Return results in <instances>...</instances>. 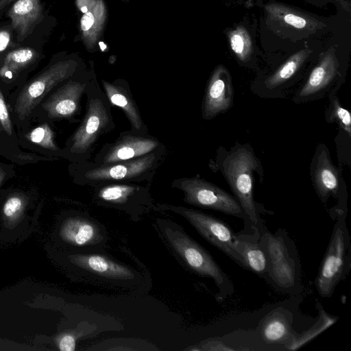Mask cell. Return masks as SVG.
Here are the masks:
<instances>
[{"mask_svg":"<svg viewBox=\"0 0 351 351\" xmlns=\"http://www.w3.org/2000/svg\"><path fill=\"white\" fill-rule=\"evenodd\" d=\"M209 167L213 171L221 173L247 219L258 226L263 207L254 198V173H258L263 184L265 173L252 145L237 142L230 149L219 146L215 158L210 160Z\"/></svg>","mask_w":351,"mask_h":351,"instance_id":"obj_1","label":"cell"},{"mask_svg":"<svg viewBox=\"0 0 351 351\" xmlns=\"http://www.w3.org/2000/svg\"><path fill=\"white\" fill-rule=\"evenodd\" d=\"M157 226L173 252L198 275L209 277L225 294L231 293L232 286L227 276L202 246L194 241L173 221L164 219L156 220Z\"/></svg>","mask_w":351,"mask_h":351,"instance_id":"obj_2","label":"cell"},{"mask_svg":"<svg viewBox=\"0 0 351 351\" xmlns=\"http://www.w3.org/2000/svg\"><path fill=\"white\" fill-rule=\"evenodd\" d=\"M86 112L70 140L69 152L84 160L88 158L99 138L114 130L110 103L98 84L90 82L86 90Z\"/></svg>","mask_w":351,"mask_h":351,"instance_id":"obj_3","label":"cell"},{"mask_svg":"<svg viewBox=\"0 0 351 351\" xmlns=\"http://www.w3.org/2000/svg\"><path fill=\"white\" fill-rule=\"evenodd\" d=\"M345 79L346 67L336 48L332 47L318 57L302 83L295 90L291 101L301 104L328 97L332 93H337Z\"/></svg>","mask_w":351,"mask_h":351,"instance_id":"obj_4","label":"cell"},{"mask_svg":"<svg viewBox=\"0 0 351 351\" xmlns=\"http://www.w3.org/2000/svg\"><path fill=\"white\" fill-rule=\"evenodd\" d=\"M328 246L323 258L315 287L321 297L330 298L337 285L350 269V236L346 223V212L337 213Z\"/></svg>","mask_w":351,"mask_h":351,"instance_id":"obj_5","label":"cell"},{"mask_svg":"<svg viewBox=\"0 0 351 351\" xmlns=\"http://www.w3.org/2000/svg\"><path fill=\"white\" fill-rule=\"evenodd\" d=\"M313 58L308 47L295 51L272 71L258 75L251 83L250 90L264 99L285 98L291 88L307 73L306 66Z\"/></svg>","mask_w":351,"mask_h":351,"instance_id":"obj_6","label":"cell"},{"mask_svg":"<svg viewBox=\"0 0 351 351\" xmlns=\"http://www.w3.org/2000/svg\"><path fill=\"white\" fill-rule=\"evenodd\" d=\"M165 148L143 156L110 165H86L81 178L93 186L107 182H140L151 180L164 156Z\"/></svg>","mask_w":351,"mask_h":351,"instance_id":"obj_7","label":"cell"},{"mask_svg":"<svg viewBox=\"0 0 351 351\" xmlns=\"http://www.w3.org/2000/svg\"><path fill=\"white\" fill-rule=\"evenodd\" d=\"M155 209L171 211L183 217L208 242L244 267L243 261L237 248L238 236L223 221L201 211L181 206L160 204Z\"/></svg>","mask_w":351,"mask_h":351,"instance_id":"obj_8","label":"cell"},{"mask_svg":"<svg viewBox=\"0 0 351 351\" xmlns=\"http://www.w3.org/2000/svg\"><path fill=\"white\" fill-rule=\"evenodd\" d=\"M171 185L183 193V200L189 205L247 219L234 196L203 178H182L175 180Z\"/></svg>","mask_w":351,"mask_h":351,"instance_id":"obj_9","label":"cell"},{"mask_svg":"<svg viewBox=\"0 0 351 351\" xmlns=\"http://www.w3.org/2000/svg\"><path fill=\"white\" fill-rule=\"evenodd\" d=\"M98 204L123 210L134 221L153 206L149 189L132 182H107L92 186Z\"/></svg>","mask_w":351,"mask_h":351,"instance_id":"obj_10","label":"cell"},{"mask_svg":"<svg viewBox=\"0 0 351 351\" xmlns=\"http://www.w3.org/2000/svg\"><path fill=\"white\" fill-rule=\"evenodd\" d=\"M309 173L313 189L322 203H326L333 197L339 204H346L347 190L342 177V168L334 165L325 144H317L311 160Z\"/></svg>","mask_w":351,"mask_h":351,"instance_id":"obj_11","label":"cell"},{"mask_svg":"<svg viewBox=\"0 0 351 351\" xmlns=\"http://www.w3.org/2000/svg\"><path fill=\"white\" fill-rule=\"evenodd\" d=\"M263 8L267 24L283 37L305 38L327 27L324 21L287 5L271 2Z\"/></svg>","mask_w":351,"mask_h":351,"instance_id":"obj_12","label":"cell"},{"mask_svg":"<svg viewBox=\"0 0 351 351\" xmlns=\"http://www.w3.org/2000/svg\"><path fill=\"white\" fill-rule=\"evenodd\" d=\"M77 66L73 60L59 61L28 83L16 99L15 113L19 119L28 117L54 86L73 75Z\"/></svg>","mask_w":351,"mask_h":351,"instance_id":"obj_13","label":"cell"},{"mask_svg":"<svg viewBox=\"0 0 351 351\" xmlns=\"http://www.w3.org/2000/svg\"><path fill=\"white\" fill-rule=\"evenodd\" d=\"M164 148L157 138L141 135L131 131L122 132L112 143H107L100 149L88 165L101 166L134 159Z\"/></svg>","mask_w":351,"mask_h":351,"instance_id":"obj_14","label":"cell"},{"mask_svg":"<svg viewBox=\"0 0 351 351\" xmlns=\"http://www.w3.org/2000/svg\"><path fill=\"white\" fill-rule=\"evenodd\" d=\"M234 90L228 69L218 64L208 80L202 103V117L207 121L228 112L234 104Z\"/></svg>","mask_w":351,"mask_h":351,"instance_id":"obj_15","label":"cell"},{"mask_svg":"<svg viewBox=\"0 0 351 351\" xmlns=\"http://www.w3.org/2000/svg\"><path fill=\"white\" fill-rule=\"evenodd\" d=\"M59 236L66 243L76 247H101L106 242V231L95 219L84 216L66 218L59 229Z\"/></svg>","mask_w":351,"mask_h":351,"instance_id":"obj_16","label":"cell"},{"mask_svg":"<svg viewBox=\"0 0 351 351\" xmlns=\"http://www.w3.org/2000/svg\"><path fill=\"white\" fill-rule=\"evenodd\" d=\"M90 80H70L54 92L42 106L51 119H69L79 112L80 101Z\"/></svg>","mask_w":351,"mask_h":351,"instance_id":"obj_17","label":"cell"},{"mask_svg":"<svg viewBox=\"0 0 351 351\" xmlns=\"http://www.w3.org/2000/svg\"><path fill=\"white\" fill-rule=\"evenodd\" d=\"M83 14L80 19V36L89 50L95 48L106 25L108 12L103 0H76Z\"/></svg>","mask_w":351,"mask_h":351,"instance_id":"obj_18","label":"cell"},{"mask_svg":"<svg viewBox=\"0 0 351 351\" xmlns=\"http://www.w3.org/2000/svg\"><path fill=\"white\" fill-rule=\"evenodd\" d=\"M104 91L110 104L120 108L131 125V132L147 135V128L143 122L136 103L127 83L122 80L109 82L101 80Z\"/></svg>","mask_w":351,"mask_h":351,"instance_id":"obj_19","label":"cell"},{"mask_svg":"<svg viewBox=\"0 0 351 351\" xmlns=\"http://www.w3.org/2000/svg\"><path fill=\"white\" fill-rule=\"evenodd\" d=\"M74 265L97 276L110 280H133L134 271L128 267L97 253L74 254L69 256Z\"/></svg>","mask_w":351,"mask_h":351,"instance_id":"obj_20","label":"cell"},{"mask_svg":"<svg viewBox=\"0 0 351 351\" xmlns=\"http://www.w3.org/2000/svg\"><path fill=\"white\" fill-rule=\"evenodd\" d=\"M8 16L19 41L24 40L43 20L40 0H17L10 8Z\"/></svg>","mask_w":351,"mask_h":351,"instance_id":"obj_21","label":"cell"},{"mask_svg":"<svg viewBox=\"0 0 351 351\" xmlns=\"http://www.w3.org/2000/svg\"><path fill=\"white\" fill-rule=\"evenodd\" d=\"M230 48L241 66L255 69L258 63V49L250 28L243 23L226 32Z\"/></svg>","mask_w":351,"mask_h":351,"instance_id":"obj_22","label":"cell"},{"mask_svg":"<svg viewBox=\"0 0 351 351\" xmlns=\"http://www.w3.org/2000/svg\"><path fill=\"white\" fill-rule=\"evenodd\" d=\"M38 56V52L30 47H23L10 51L0 69V76L11 79L14 75L32 64Z\"/></svg>","mask_w":351,"mask_h":351,"instance_id":"obj_23","label":"cell"},{"mask_svg":"<svg viewBox=\"0 0 351 351\" xmlns=\"http://www.w3.org/2000/svg\"><path fill=\"white\" fill-rule=\"evenodd\" d=\"M291 335L290 324L282 313H271L263 324L261 335L267 343H285Z\"/></svg>","mask_w":351,"mask_h":351,"instance_id":"obj_24","label":"cell"},{"mask_svg":"<svg viewBox=\"0 0 351 351\" xmlns=\"http://www.w3.org/2000/svg\"><path fill=\"white\" fill-rule=\"evenodd\" d=\"M237 248L243 261L244 268L259 274L267 271V258L261 245L243 240L238 236Z\"/></svg>","mask_w":351,"mask_h":351,"instance_id":"obj_25","label":"cell"},{"mask_svg":"<svg viewBox=\"0 0 351 351\" xmlns=\"http://www.w3.org/2000/svg\"><path fill=\"white\" fill-rule=\"evenodd\" d=\"M324 117L328 123H336L338 129L351 136V116L350 111L343 107L337 96L332 93L328 97Z\"/></svg>","mask_w":351,"mask_h":351,"instance_id":"obj_26","label":"cell"},{"mask_svg":"<svg viewBox=\"0 0 351 351\" xmlns=\"http://www.w3.org/2000/svg\"><path fill=\"white\" fill-rule=\"evenodd\" d=\"M269 271L271 277L279 286L289 287L295 282V263L289 254L282 259L269 263Z\"/></svg>","mask_w":351,"mask_h":351,"instance_id":"obj_27","label":"cell"},{"mask_svg":"<svg viewBox=\"0 0 351 351\" xmlns=\"http://www.w3.org/2000/svg\"><path fill=\"white\" fill-rule=\"evenodd\" d=\"M27 205V198L21 193L10 195L3 204L2 216L10 225L16 223L21 217Z\"/></svg>","mask_w":351,"mask_h":351,"instance_id":"obj_28","label":"cell"},{"mask_svg":"<svg viewBox=\"0 0 351 351\" xmlns=\"http://www.w3.org/2000/svg\"><path fill=\"white\" fill-rule=\"evenodd\" d=\"M261 247L268 256L269 263L277 261L288 255L284 240L266 232L261 240Z\"/></svg>","mask_w":351,"mask_h":351,"instance_id":"obj_29","label":"cell"},{"mask_svg":"<svg viewBox=\"0 0 351 351\" xmlns=\"http://www.w3.org/2000/svg\"><path fill=\"white\" fill-rule=\"evenodd\" d=\"M27 138L47 149L57 151L58 147L55 143L54 133L47 123H43L33 130L26 135Z\"/></svg>","mask_w":351,"mask_h":351,"instance_id":"obj_30","label":"cell"},{"mask_svg":"<svg viewBox=\"0 0 351 351\" xmlns=\"http://www.w3.org/2000/svg\"><path fill=\"white\" fill-rule=\"evenodd\" d=\"M323 316L324 317H321L317 322L318 324L314 325L313 327L311 328V330H309L308 332L306 331L303 335L294 339L291 343L287 344L288 349L293 350L298 348L335 322V317L327 315L325 311H324Z\"/></svg>","mask_w":351,"mask_h":351,"instance_id":"obj_31","label":"cell"},{"mask_svg":"<svg viewBox=\"0 0 351 351\" xmlns=\"http://www.w3.org/2000/svg\"><path fill=\"white\" fill-rule=\"evenodd\" d=\"M337 158L340 167L343 165L350 168L351 136L341 130L338 129V133L335 138Z\"/></svg>","mask_w":351,"mask_h":351,"instance_id":"obj_32","label":"cell"},{"mask_svg":"<svg viewBox=\"0 0 351 351\" xmlns=\"http://www.w3.org/2000/svg\"><path fill=\"white\" fill-rule=\"evenodd\" d=\"M0 123L4 131L8 135H11L12 132V122L10 119L8 108L3 95L0 90Z\"/></svg>","mask_w":351,"mask_h":351,"instance_id":"obj_33","label":"cell"},{"mask_svg":"<svg viewBox=\"0 0 351 351\" xmlns=\"http://www.w3.org/2000/svg\"><path fill=\"white\" fill-rule=\"evenodd\" d=\"M57 346L62 351H74L76 346L75 338L72 334H63L58 337Z\"/></svg>","mask_w":351,"mask_h":351,"instance_id":"obj_34","label":"cell"},{"mask_svg":"<svg viewBox=\"0 0 351 351\" xmlns=\"http://www.w3.org/2000/svg\"><path fill=\"white\" fill-rule=\"evenodd\" d=\"M11 33L8 28L0 29V54L10 45Z\"/></svg>","mask_w":351,"mask_h":351,"instance_id":"obj_35","label":"cell"},{"mask_svg":"<svg viewBox=\"0 0 351 351\" xmlns=\"http://www.w3.org/2000/svg\"><path fill=\"white\" fill-rule=\"evenodd\" d=\"M311 4H313L316 6H324L326 4L328 3H337L341 5V7L345 10L350 9V4L348 0H304Z\"/></svg>","mask_w":351,"mask_h":351,"instance_id":"obj_36","label":"cell"},{"mask_svg":"<svg viewBox=\"0 0 351 351\" xmlns=\"http://www.w3.org/2000/svg\"><path fill=\"white\" fill-rule=\"evenodd\" d=\"M14 0H0V10L4 8L9 3L12 2Z\"/></svg>","mask_w":351,"mask_h":351,"instance_id":"obj_37","label":"cell"},{"mask_svg":"<svg viewBox=\"0 0 351 351\" xmlns=\"http://www.w3.org/2000/svg\"><path fill=\"white\" fill-rule=\"evenodd\" d=\"M5 176H6V173L0 167V185L1 184V183L3 181L4 178H5Z\"/></svg>","mask_w":351,"mask_h":351,"instance_id":"obj_38","label":"cell"},{"mask_svg":"<svg viewBox=\"0 0 351 351\" xmlns=\"http://www.w3.org/2000/svg\"><path fill=\"white\" fill-rule=\"evenodd\" d=\"M252 1H256L257 3H258V2H259V3H261H261H262V1H263V0H252Z\"/></svg>","mask_w":351,"mask_h":351,"instance_id":"obj_39","label":"cell"}]
</instances>
